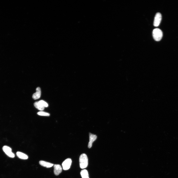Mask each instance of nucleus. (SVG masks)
Segmentation results:
<instances>
[{"mask_svg": "<svg viewBox=\"0 0 178 178\" xmlns=\"http://www.w3.org/2000/svg\"><path fill=\"white\" fill-rule=\"evenodd\" d=\"M80 166L81 169L86 168L88 165V158L87 155L85 154H81L79 158Z\"/></svg>", "mask_w": 178, "mask_h": 178, "instance_id": "obj_1", "label": "nucleus"}, {"mask_svg": "<svg viewBox=\"0 0 178 178\" xmlns=\"http://www.w3.org/2000/svg\"><path fill=\"white\" fill-rule=\"evenodd\" d=\"M153 36L154 39L156 41H159L161 39L162 37V31L159 28H155L153 31Z\"/></svg>", "mask_w": 178, "mask_h": 178, "instance_id": "obj_2", "label": "nucleus"}, {"mask_svg": "<svg viewBox=\"0 0 178 178\" xmlns=\"http://www.w3.org/2000/svg\"><path fill=\"white\" fill-rule=\"evenodd\" d=\"M2 149L5 154L9 157L12 158L15 157V154L12 152L11 149L9 146H4Z\"/></svg>", "mask_w": 178, "mask_h": 178, "instance_id": "obj_3", "label": "nucleus"}, {"mask_svg": "<svg viewBox=\"0 0 178 178\" xmlns=\"http://www.w3.org/2000/svg\"><path fill=\"white\" fill-rule=\"evenodd\" d=\"M72 163L71 159L70 158H68L65 160L62 163V166L64 170H67L70 168Z\"/></svg>", "mask_w": 178, "mask_h": 178, "instance_id": "obj_4", "label": "nucleus"}, {"mask_svg": "<svg viewBox=\"0 0 178 178\" xmlns=\"http://www.w3.org/2000/svg\"><path fill=\"white\" fill-rule=\"evenodd\" d=\"M162 19L161 15L160 13H157L155 17L154 25L155 26H158L160 24Z\"/></svg>", "mask_w": 178, "mask_h": 178, "instance_id": "obj_5", "label": "nucleus"}, {"mask_svg": "<svg viewBox=\"0 0 178 178\" xmlns=\"http://www.w3.org/2000/svg\"><path fill=\"white\" fill-rule=\"evenodd\" d=\"M89 141L88 143V147L89 148H90L92 146L93 142L96 139L97 136L96 135L91 133H89Z\"/></svg>", "mask_w": 178, "mask_h": 178, "instance_id": "obj_6", "label": "nucleus"}, {"mask_svg": "<svg viewBox=\"0 0 178 178\" xmlns=\"http://www.w3.org/2000/svg\"><path fill=\"white\" fill-rule=\"evenodd\" d=\"M54 172L56 176L58 175L62 171V169L61 165L58 164H55L54 166Z\"/></svg>", "mask_w": 178, "mask_h": 178, "instance_id": "obj_7", "label": "nucleus"}, {"mask_svg": "<svg viewBox=\"0 0 178 178\" xmlns=\"http://www.w3.org/2000/svg\"><path fill=\"white\" fill-rule=\"evenodd\" d=\"M36 92L33 94L32 96L34 100L40 98L41 94V89L39 87H37L36 88Z\"/></svg>", "mask_w": 178, "mask_h": 178, "instance_id": "obj_8", "label": "nucleus"}, {"mask_svg": "<svg viewBox=\"0 0 178 178\" xmlns=\"http://www.w3.org/2000/svg\"><path fill=\"white\" fill-rule=\"evenodd\" d=\"M39 163L41 166L47 168L51 167L54 165L53 164L43 160L40 161Z\"/></svg>", "mask_w": 178, "mask_h": 178, "instance_id": "obj_9", "label": "nucleus"}, {"mask_svg": "<svg viewBox=\"0 0 178 178\" xmlns=\"http://www.w3.org/2000/svg\"><path fill=\"white\" fill-rule=\"evenodd\" d=\"M16 155L19 158L22 159H26L28 158V156L20 152H17Z\"/></svg>", "mask_w": 178, "mask_h": 178, "instance_id": "obj_10", "label": "nucleus"}, {"mask_svg": "<svg viewBox=\"0 0 178 178\" xmlns=\"http://www.w3.org/2000/svg\"><path fill=\"white\" fill-rule=\"evenodd\" d=\"M80 174L82 178H89L88 172L86 169L82 170L81 171Z\"/></svg>", "mask_w": 178, "mask_h": 178, "instance_id": "obj_11", "label": "nucleus"}, {"mask_svg": "<svg viewBox=\"0 0 178 178\" xmlns=\"http://www.w3.org/2000/svg\"><path fill=\"white\" fill-rule=\"evenodd\" d=\"M34 105L36 108L40 111L44 110V108L39 101L35 102L34 103Z\"/></svg>", "mask_w": 178, "mask_h": 178, "instance_id": "obj_12", "label": "nucleus"}, {"mask_svg": "<svg viewBox=\"0 0 178 178\" xmlns=\"http://www.w3.org/2000/svg\"><path fill=\"white\" fill-rule=\"evenodd\" d=\"M37 114L39 115L43 116H49L50 115V114L49 113L43 111L38 112Z\"/></svg>", "mask_w": 178, "mask_h": 178, "instance_id": "obj_13", "label": "nucleus"}, {"mask_svg": "<svg viewBox=\"0 0 178 178\" xmlns=\"http://www.w3.org/2000/svg\"><path fill=\"white\" fill-rule=\"evenodd\" d=\"M39 102L44 107H46L48 106V104L47 103L43 100H41Z\"/></svg>", "mask_w": 178, "mask_h": 178, "instance_id": "obj_14", "label": "nucleus"}]
</instances>
